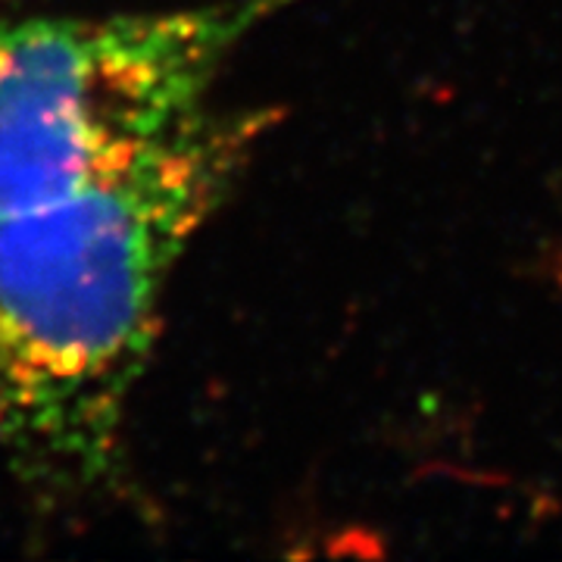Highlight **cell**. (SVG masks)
Listing matches in <instances>:
<instances>
[{"label":"cell","instance_id":"7a4b0ae2","mask_svg":"<svg viewBox=\"0 0 562 562\" xmlns=\"http://www.w3.org/2000/svg\"><path fill=\"white\" fill-rule=\"evenodd\" d=\"M301 0L0 25V216L76 194L157 150L222 63Z\"/></svg>","mask_w":562,"mask_h":562},{"label":"cell","instance_id":"6da1fadb","mask_svg":"<svg viewBox=\"0 0 562 562\" xmlns=\"http://www.w3.org/2000/svg\"><path fill=\"white\" fill-rule=\"evenodd\" d=\"M266 125L203 110L116 176L0 216V447L22 475L113 472L162 288Z\"/></svg>","mask_w":562,"mask_h":562}]
</instances>
